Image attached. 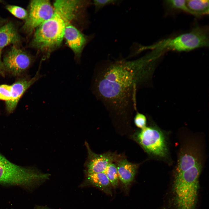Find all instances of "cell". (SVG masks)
<instances>
[{
  "mask_svg": "<svg viewBox=\"0 0 209 209\" xmlns=\"http://www.w3.org/2000/svg\"><path fill=\"white\" fill-rule=\"evenodd\" d=\"M7 9L15 17L26 20L28 16V13L24 8L16 6L8 5Z\"/></svg>",
  "mask_w": 209,
  "mask_h": 209,
  "instance_id": "cell-19",
  "label": "cell"
},
{
  "mask_svg": "<svg viewBox=\"0 0 209 209\" xmlns=\"http://www.w3.org/2000/svg\"><path fill=\"white\" fill-rule=\"evenodd\" d=\"M64 38L68 46L78 56L89 40L87 37L67 21H66Z\"/></svg>",
  "mask_w": 209,
  "mask_h": 209,
  "instance_id": "cell-10",
  "label": "cell"
},
{
  "mask_svg": "<svg viewBox=\"0 0 209 209\" xmlns=\"http://www.w3.org/2000/svg\"><path fill=\"white\" fill-rule=\"evenodd\" d=\"M54 12L49 0H34L30 2L28 16L23 26L24 30L31 33L44 22L50 18Z\"/></svg>",
  "mask_w": 209,
  "mask_h": 209,
  "instance_id": "cell-7",
  "label": "cell"
},
{
  "mask_svg": "<svg viewBox=\"0 0 209 209\" xmlns=\"http://www.w3.org/2000/svg\"><path fill=\"white\" fill-rule=\"evenodd\" d=\"M121 1L114 0H105L93 1L95 6V12H96L102 9L104 6L110 5H118L121 3Z\"/></svg>",
  "mask_w": 209,
  "mask_h": 209,
  "instance_id": "cell-21",
  "label": "cell"
},
{
  "mask_svg": "<svg viewBox=\"0 0 209 209\" xmlns=\"http://www.w3.org/2000/svg\"><path fill=\"white\" fill-rule=\"evenodd\" d=\"M2 23V21L0 19V26L1 25Z\"/></svg>",
  "mask_w": 209,
  "mask_h": 209,
  "instance_id": "cell-24",
  "label": "cell"
},
{
  "mask_svg": "<svg viewBox=\"0 0 209 209\" xmlns=\"http://www.w3.org/2000/svg\"><path fill=\"white\" fill-rule=\"evenodd\" d=\"M20 40L19 35L14 25L9 22L0 27V50L8 45L19 43Z\"/></svg>",
  "mask_w": 209,
  "mask_h": 209,
  "instance_id": "cell-13",
  "label": "cell"
},
{
  "mask_svg": "<svg viewBox=\"0 0 209 209\" xmlns=\"http://www.w3.org/2000/svg\"><path fill=\"white\" fill-rule=\"evenodd\" d=\"M87 174V181L88 184L99 188L107 194H111V185L105 173Z\"/></svg>",
  "mask_w": 209,
  "mask_h": 209,
  "instance_id": "cell-14",
  "label": "cell"
},
{
  "mask_svg": "<svg viewBox=\"0 0 209 209\" xmlns=\"http://www.w3.org/2000/svg\"><path fill=\"white\" fill-rule=\"evenodd\" d=\"M136 137L138 142L148 153L160 157L167 155L165 136L158 128L146 127L137 132Z\"/></svg>",
  "mask_w": 209,
  "mask_h": 209,
  "instance_id": "cell-6",
  "label": "cell"
},
{
  "mask_svg": "<svg viewBox=\"0 0 209 209\" xmlns=\"http://www.w3.org/2000/svg\"><path fill=\"white\" fill-rule=\"evenodd\" d=\"M134 122L136 125L141 129L146 127V117L141 113L136 112L134 118Z\"/></svg>",
  "mask_w": 209,
  "mask_h": 209,
  "instance_id": "cell-22",
  "label": "cell"
},
{
  "mask_svg": "<svg viewBox=\"0 0 209 209\" xmlns=\"http://www.w3.org/2000/svg\"><path fill=\"white\" fill-rule=\"evenodd\" d=\"M187 7L195 16L208 15L209 1L208 0H187Z\"/></svg>",
  "mask_w": 209,
  "mask_h": 209,
  "instance_id": "cell-15",
  "label": "cell"
},
{
  "mask_svg": "<svg viewBox=\"0 0 209 209\" xmlns=\"http://www.w3.org/2000/svg\"><path fill=\"white\" fill-rule=\"evenodd\" d=\"M50 174L15 164L0 154V184L28 187L48 179Z\"/></svg>",
  "mask_w": 209,
  "mask_h": 209,
  "instance_id": "cell-5",
  "label": "cell"
},
{
  "mask_svg": "<svg viewBox=\"0 0 209 209\" xmlns=\"http://www.w3.org/2000/svg\"><path fill=\"white\" fill-rule=\"evenodd\" d=\"M165 2L167 6L171 9L180 10L192 15L187 6L186 0H168L165 1Z\"/></svg>",
  "mask_w": 209,
  "mask_h": 209,
  "instance_id": "cell-18",
  "label": "cell"
},
{
  "mask_svg": "<svg viewBox=\"0 0 209 209\" xmlns=\"http://www.w3.org/2000/svg\"><path fill=\"white\" fill-rule=\"evenodd\" d=\"M111 186L116 187L118 184V177L117 165L112 163L107 167L105 172Z\"/></svg>",
  "mask_w": 209,
  "mask_h": 209,
  "instance_id": "cell-17",
  "label": "cell"
},
{
  "mask_svg": "<svg viewBox=\"0 0 209 209\" xmlns=\"http://www.w3.org/2000/svg\"><path fill=\"white\" fill-rule=\"evenodd\" d=\"M199 162L196 157L190 152L181 155L178 160L175 174L184 172L192 167Z\"/></svg>",
  "mask_w": 209,
  "mask_h": 209,
  "instance_id": "cell-16",
  "label": "cell"
},
{
  "mask_svg": "<svg viewBox=\"0 0 209 209\" xmlns=\"http://www.w3.org/2000/svg\"><path fill=\"white\" fill-rule=\"evenodd\" d=\"M53 8L52 16L36 29L31 42L33 47L46 52L60 46L64 38L66 21L68 20L60 8L56 6Z\"/></svg>",
  "mask_w": 209,
  "mask_h": 209,
  "instance_id": "cell-2",
  "label": "cell"
},
{
  "mask_svg": "<svg viewBox=\"0 0 209 209\" xmlns=\"http://www.w3.org/2000/svg\"><path fill=\"white\" fill-rule=\"evenodd\" d=\"M85 145L88 154L85 164L87 174L105 173L108 166L115 160L116 156L109 153L97 154L91 150L87 142Z\"/></svg>",
  "mask_w": 209,
  "mask_h": 209,
  "instance_id": "cell-9",
  "label": "cell"
},
{
  "mask_svg": "<svg viewBox=\"0 0 209 209\" xmlns=\"http://www.w3.org/2000/svg\"><path fill=\"white\" fill-rule=\"evenodd\" d=\"M32 60L28 54L15 46H12L3 58L5 70L14 75H19L30 66Z\"/></svg>",
  "mask_w": 209,
  "mask_h": 209,
  "instance_id": "cell-8",
  "label": "cell"
},
{
  "mask_svg": "<svg viewBox=\"0 0 209 209\" xmlns=\"http://www.w3.org/2000/svg\"><path fill=\"white\" fill-rule=\"evenodd\" d=\"M1 51L0 50V71L1 72L3 73V71L4 69V67L3 65V63L2 62L1 60Z\"/></svg>",
  "mask_w": 209,
  "mask_h": 209,
  "instance_id": "cell-23",
  "label": "cell"
},
{
  "mask_svg": "<svg viewBox=\"0 0 209 209\" xmlns=\"http://www.w3.org/2000/svg\"><path fill=\"white\" fill-rule=\"evenodd\" d=\"M11 85L6 84L0 85V100L8 102L11 99Z\"/></svg>",
  "mask_w": 209,
  "mask_h": 209,
  "instance_id": "cell-20",
  "label": "cell"
},
{
  "mask_svg": "<svg viewBox=\"0 0 209 209\" xmlns=\"http://www.w3.org/2000/svg\"><path fill=\"white\" fill-rule=\"evenodd\" d=\"M154 59L150 52L133 60L105 61L95 72L93 93L111 112L124 114L136 110L137 89L144 77L146 67Z\"/></svg>",
  "mask_w": 209,
  "mask_h": 209,
  "instance_id": "cell-1",
  "label": "cell"
},
{
  "mask_svg": "<svg viewBox=\"0 0 209 209\" xmlns=\"http://www.w3.org/2000/svg\"><path fill=\"white\" fill-rule=\"evenodd\" d=\"M37 71L35 76L30 79H20L11 85V97L10 100L6 102L8 112L11 113L15 109L18 102L25 91L41 77Z\"/></svg>",
  "mask_w": 209,
  "mask_h": 209,
  "instance_id": "cell-11",
  "label": "cell"
},
{
  "mask_svg": "<svg viewBox=\"0 0 209 209\" xmlns=\"http://www.w3.org/2000/svg\"><path fill=\"white\" fill-rule=\"evenodd\" d=\"M201 169L199 162L187 170L175 174L173 191L176 209H195Z\"/></svg>",
  "mask_w": 209,
  "mask_h": 209,
  "instance_id": "cell-3",
  "label": "cell"
},
{
  "mask_svg": "<svg viewBox=\"0 0 209 209\" xmlns=\"http://www.w3.org/2000/svg\"><path fill=\"white\" fill-rule=\"evenodd\" d=\"M209 32L206 27L195 26L190 32L172 38L163 39L148 46H142L147 49H159L167 51H189L200 48L209 46Z\"/></svg>",
  "mask_w": 209,
  "mask_h": 209,
  "instance_id": "cell-4",
  "label": "cell"
},
{
  "mask_svg": "<svg viewBox=\"0 0 209 209\" xmlns=\"http://www.w3.org/2000/svg\"><path fill=\"white\" fill-rule=\"evenodd\" d=\"M117 168L119 179L125 186H127L134 179L137 165L125 159L118 161Z\"/></svg>",
  "mask_w": 209,
  "mask_h": 209,
  "instance_id": "cell-12",
  "label": "cell"
}]
</instances>
